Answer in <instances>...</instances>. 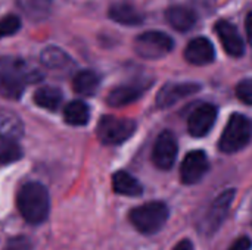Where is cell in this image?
Here are the masks:
<instances>
[{
  "instance_id": "obj_1",
  "label": "cell",
  "mask_w": 252,
  "mask_h": 250,
  "mask_svg": "<svg viewBox=\"0 0 252 250\" xmlns=\"http://www.w3.org/2000/svg\"><path fill=\"white\" fill-rule=\"evenodd\" d=\"M41 80V74L37 69L28 66V63L16 56L0 57V96L6 99H19L28 84Z\"/></svg>"
},
{
  "instance_id": "obj_2",
  "label": "cell",
  "mask_w": 252,
  "mask_h": 250,
  "mask_svg": "<svg viewBox=\"0 0 252 250\" xmlns=\"http://www.w3.org/2000/svg\"><path fill=\"white\" fill-rule=\"evenodd\" d=\"M16 205L27 222L41 224L47 220L50 212V196L43 184L31 181L19 189Z\"/></svg>"
},
{
  "instance_id": "obj_3",
  "label": "cell",
  "mask_w": 252,
  "mask_h": 250,
  "mask_svg": "<svg viewBox=\"0 0 252 250\" xmlns=\"http://www.w3.org/2000/svg\"><path fill=\"white\" fill-rule=\"evenodd\" d=\"M168 220V208L162 202H151L134 208L130 212V221L142 234L158 233Z\"/></svg>"
},
{
  "instance_id": "obj_4",
  "label": "cell",
  "mask_w": 252,
  "mask_h": 250,
  "mask_svg": "<svg viewBox=\"0 0 252 250\" xmlns=\"http://www.w3.org/2000/svg\"><path fill=\"white\" fill-rule=\"evenodd\" d=\"M251 134L250 119L241 113H235L229 118V122L219 141V147L224 153H236L250 143Z\"/></svg>"
},
{
  "instance_id": "obj_5",
  "label": "cell",
  "mask_w": 252,
  "mask_h": 250,
  "mask_svg": "<svg viewBox=\"0 0 252 250\" xmlns=\"http://www.w3.org/2000/svg\"><path fill=\"white\" fill-rule=\"evenodd\" d=\"M174 47L173 38L162 32V31H146L136 37L134 40V50L136 53L149 60L161 59L167 56Z\"/></svg>"
},
{
  "instance_id": "obj_6",
  "label": "cell",
  "mask_w": 252,
  "mask_h": 250,
  "mask_svg": "<svg viewBox=\"0 0 252 250\" xmlns=\"http://www.w3.org/2000/svg\"><path fill=\"white\" fill-rule=\"evenodd\" d=\"M136 131V122L127 118H117V116H102L96 133L97 139L103 144H121L127 139L133 136Z\"/></svg>"
},
{
  "instance_id": "obj_7",
  "label": "cell",
  "mask_w": 252,
  "mask_h": 250,
  "mask_svg": "<svg viewBox=\"0 0 252 250\" xmlns=\"http://www.w3.org/2000/svg\"><path fill=\"white\" fill-rule=\"evenodd\" d=\"M177 140L173 133L164 131L158 136L154 150H152V161L157 168L159 169H170L177 158Z\"/></svg>"
},
{
  "instance_id": "obj_8",
  "label": "cell",
  "mask_w": 252,
  "mask_h": 250,
  "mask_svg": "<svg viewBox=\"0 0 252 250\" xmlns=\"http://www.w3.org/2000/svg\"><path fill=\"white\" fill-rule=\"evenodd\" d=\"M233 199H235V190H226L219 197H216L204 220L205 234H213L217 231V228H220L221 222L226 220L230 211Z\"/></svg>"
},
{
  "instance_id": "obj_9",
  "label": "cell",
  "mask_w": 252,
  "mask_h": 250,
  "mask_svg": "<svg viewBox=\"0 0 252 250\" xmlns=\"http://www.w3.org/2000/svg\"><path fill=\"white\" fill-rule=\"evenodd\" d=\"M217 119V108L211 103L198 106L189 116L188 130L193 137H204L214 127Z\"/></svg>"
},
{
  "instance_id": "obj_10",
  "label": "cell",
  "mask_w": 252,
  "mask_h": 250,
  "mask_svg": "<svg viewBox=\"0 0 252 250\" xmlns=\"http://www.w3.org/2000/svg\"><path fill=\"white\" fill-rule=\"evenodd\" d=\"M216 34L219 35L223 49L227 55L233 57H241L245 53V43L238 28L229 21H219L214 27Z\"/></svg>"
},
{
  "instance_id": "obj_11",
  "label": "cell",
  "mask_w": 252,
  "mask_h": 250,
  "mask_svg": "<svg viewBox=\"0 0 252 250\" xmlns=\"http://www.w3.org/2000/svg\"><path fill=\"white\" fill-rule=\"evenodd\" d=\"M199 90H201V85L196 83H170V84H165L157 96V105L162 109L170 108V106L176 105L179 100H182L188 96H192Z\"/></svg>"
},
{
  "instance_id": "obj_12",
  "label": "cell",
  "mask_w": 252,
  "mask_h": 250,
  "mask_svg": "<svg viewBox=\"0 0 252 250\" xmlns=\"http://www.w3.org/2000/svg\"><path fill=\"white\" fill-rule=\"evenodd\" d=\"M208 171V159L202 150H193L186 155L183 159L180 175L185 184H195L198 183L204 174Z\"/></svg>"
},
{
  "instance_id": "obj_13",
  "label": "cell",
  "mask_w": 252,
  "mask_h": 250,
  "mask_svg": "<svg viewBox=\"0 0 252 250\" xmlns=\"http://www.w3.org/2000/svg\"><path fill=\"white\" fill-rule=\"evenodd\" d=\"M185 59L196 66L208 65L216 59V49L208 38L196 37L188 43L185 49Z\"/></svg>"
},
{
  "instance_id": "obj_14",
  "label": "cell",
  "mask_w": 252,
  "mask_h": 250,
  "mask_svg": "<svg viewBox=\"0 0 252 250\" xmlns=\"http://www.w3.org/2000/svg\"><path fill=\"white\" fill-rule=\"evenodd\" d=\"M148 87H149V84L143 83V81L127 83L123 85H118L114 90H111L106 102L109 106H114V108H121V106L130 105V103L136 102L139 97H142V94L146 91Z\"/></svg>"
},
{
  "instance_id": "obj_15",
  "label": "cell",
  "mask_w": 252,
  "mask_h": 250,
  "mask_svg": "<svg viewBox=\"0 0 252 250\" xmlns=\"http://www.w3.org/2000/svg\"><path fill=\"white\" fill-rule=\"evenodd\" d=\"M165 19L179 32H186L196 24V15L185 6H173L167 9Z\"/></svg>"
},
{
  "instance_id": "obj_16",
  "label": "cell",
  "mask_w": 252,
  "mask_h": 250,
  "mask_svg": "<svg viewBox=\"0 0 252 250\" xmlns=\"http://www.w3.org/2000/svg\"><path fill=\"white\" fill-rule=\"evenodd\" d=\"M24 136V125L21 118L4 108H0V137L16 141Z\"/></svg>"
},
{
  "instance_id": "obj_17",
  "label": "cell",
  "mask_w": 252,
  "mask_h": 250,
  "mask_svg": "<svg viewBox=\"0 0 252 250\" xmlns=\"http://www.w3.org/2000/svg\"><path fill=\"white\" fill-rule=\"evenodd\" d=\"M109 18L121 25H127V27H134V25H140L143 22V13H140L136 7L126 4V3H118L114 4L109 9Z\"/></svg>"
},
{
  "instance_id": "obj_18",
  "label": "cell",
  "mask_w": 252,
  "mask_h": 250,
  "mask_svg": "<svg viewBox=\"0 0 252 250\" xmlns=\"http://www.w3.org/2000/svg\"><path fill=\"white\" fill-rule=\"evenodd\" d=\"M100 85V77L93 72V71H80L78 74H75L74 80H72V87L74 91L80 96H86L90 97L93 96Z\"/></svg>"
},
{
  "instance_id": "obj_19",
  "label": "cell",
  "mask_w": 252,
  "mask_h": 250,
  "mask_svg": "<svg viewBox=\"0 0 252 250\" xmlns=\"http://www.w3.org/2000/svg\"><path fill=\"white\" fill-rule=\"evenodd\" d=\"M112 187L115 190V193L123 194V196H140L143 193V187L142 184L128 172L126 171H118L114 174L112 177Z\"/></svg>"
},
{
  "instance_id": "obj_20",
  "label": "cell",
  "mask_w": 252,
  "mask_h": 250,
  "mask_svg": "<svg viewBox=\"0 0 252 250\" xmlns=\"http://www.w3.org/2000/svg\"><path fill=\"white\" fill-rule=\"evenodd\" d=\"M34 102L37 106L47 109V111H56L62 102V91L56 87L44 85L35 90L34 93Z\"/></svg>"
},
{
  "instance_id": "obj_21",
  "label": "cell",
  "mask_w": 252,
  "mask_h": 250,
  "mask_svg": "<svg viewBox=\"0 0 252 250\" xmlns=\"http://www.w3.org/2000/svg\"><path fill=\"white\" fill-rule=\"evenodd\" d=\"M63 118H65V122L69 125H75V127L86 125L90 119L89 106L81 100H72L71 103L65 106Z\"/></svg>"
},
{
  "instance_id": "obj_22",
  "label": "cell",
  "mask_w": 252,
  "mask_h": 250,
  "mask_svg": "<svg viewBox=\"0 0 252 250\" xmlns=\"http://www.w3.org/2000/svg\"><path fill=\"white\" fill-rule=\"evenodd\" d=\"M40 59H41V63L46 68H50V69H63L71 63L69 56L62 49H59L56 46L46 47L41 52Z\"/></svg>"
},
{
  "instance_id": "obj_23",
  "label": "cell",
  "mask_w": 252,
  "mask_h": 250,
  "mask_svg": "<svg viewBox=\"0 0 252 250\" xmlns=\"http://www.w3.org/2000/svg\"><path fill=\"white\" fill-rule=\"evenodd\" d=\"M22 158V150L19 144L13 140L0 137V165H7L16 162Z\"/></svg>"
},
{
  "instance_id": "obj_24",
  "label": "cell",
  "mask_w": 252,
  "mask_h": 250,
  "mask_svg": "<svg viewBox=\"0 0 252 250\" xmlns=\"http://www.w3.org/2000/svg\"><path fill=\"white\" fill-rule=\"evenodd\" d=\"M21 28V19L16 15H6L0 19V38L13 35Z\"/></svg>"
},
{
  "instance_id": "obj_25",
  "label": "cell",
  "mask_w": 252,
  "mask_h": 250,
  "mask_svg": "<svg viewBox=\"0 0 252 250\" xmlns=\"http://www.w3.org/2000/svg\"><path fill=\"white\" fill-rule=\"evenodd\" d=\"M19 3L31 16H43L49 7V0H19Z\"/></svg>"
},
{
  "instance_id": "obj_26",
  "label": "cell",
  "mask_w": 252,
  "mask_h": 250,
  "mask_svg": "<svg viewBox=\"0 0 252 250\" xmlns=\"http://www.w3.org/2000/svg\"><path fill=\"white\" fill-rule=\"evenodd\" d=\"M236 96L247 105H252V78L242 80L236 87Z\"/></svg>"
},
{
  "instance_id": "obj_27",
  "label": "cell",
  "mask_w": 252,
  "mask_h": 250,
  "mask_svg": "<svg viewBox=\"0 0 252 250\" xmlns=\"http://www.w3.org/2000/svg\"><path fill=\"white\" fill-rule=\"evenodd\" d=\"M4 250H32V245L27 237L18 236V237H13L7 242Z\"/></svg>"
},
{
  "instance_id": "obj_28",
  "label": "cell",
  "mask_w": 252,
  "mask_h": 250,
  "mask_svg": "<svg viewBox=\"0 0 252 250\" xmlns=\"http://www.w3.org/2000/svg\"><path fill=\"white\" fill-rule=\"evenodd\" d=\"M252 242L248 237H239L238 240L233 242V245L229 248V250H251Z\"/></svg>"
},
{
  "instance_id": "obj_29",
  "label": "cell",
  "mask_w": 252,
  "mask_h": 250,
  "mask_svg": "<svg viewBox=\"0 0 252 250\" xmlns=\"http://www.w3.org/2000/svg\"><path fill=\"white\" fill-rule=\"evenodd\" d=\"M174 250H195L193 249V245H192V242L190 240H182Z\"/></svg>"
},
{
  "instance_id": "obj_30",
  "label": "cell",
  "mask_w": 252,
  "mask_h": 250,
  "mask_svg": "<svg viewBox=\"0 0 252 250\" xmlns=\"http://www.w3.org/2000/svg\"><path fill=\"white\" fill-rule=\"evenodd\" d=\"M247 31H248L250 41L252 43V15H250V16H248V19H247Z\"/></svg>"
}]
</instances>
